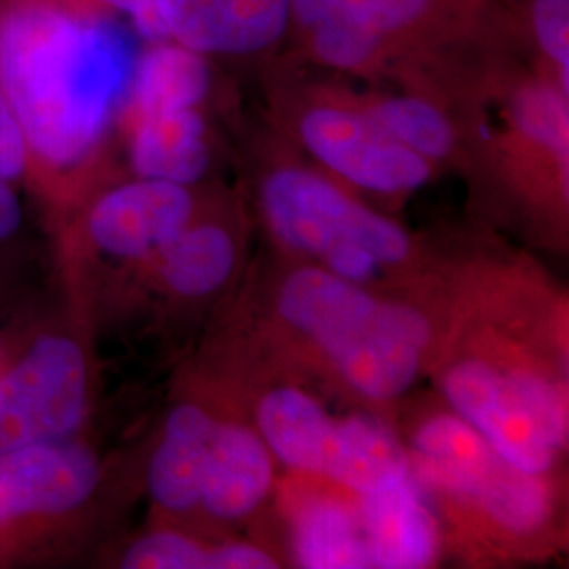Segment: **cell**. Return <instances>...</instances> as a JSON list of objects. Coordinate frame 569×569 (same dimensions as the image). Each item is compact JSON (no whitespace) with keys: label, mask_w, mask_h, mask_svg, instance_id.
Wrapping results in <instances>:
<instances>
[{"label":"cell","mask_w":569,"mask_h":569,"mask_svg":"<svg viewBox=\"0 0 569 569\" xmlns=\"http://www.w3.org/2000/svg\"><path fill=\"white\" fill-rule=\"evenodd\" d=\"M138 39L84 0H0V79L30 157L68 171L98 152L127 102Z\"/></svg>","instance_id":"obj_1"},{"label":"cell","mask_w":569,"mask_h":569,"mask_svg":"<svg viewBox=\"0 0 569 569\" xmlns=\"http://www.w3.org/2000/svg\"><path fill=\"white\" fill-rule=\"evenodd\" d=\"M287 39L319 68L428 93L526 47L510 0H291Z\"/></svg>","instance_id":"obj_2"},{"label":"cell","mask_w":569,"mask_h":569,"mask_svg":"<svg viewBox=\"0 0 569 569\" xmlns=\"http://www.w3.org/2000/svg\"><path fill=\"white\" fill-rule=\"evenodd\" d=\"M277 312L326 357L346 387L376 403L413 387L430 346V323L418 308L317 264L284 279Z\"/></svg>","instance_id":"obj_3"},{"label":"cell","mask_w":569,"mask_h":569,"mask_svg":"<svg viewBox=\"0 0 569 569\" xmlns=\"http://www.w3.org/2000/svg\"><path fill=\"white\" fill-rule=\"evenodd\" d=\"M260 207L281 243L352 283H373L380 272L407 264L413 256L403 226L305 164L270 167L260 182Z\"/></svg>","instance_id":"obj_4"},{"label":"cell","mask_w":569,"mask_h":569,"mask_svg":"<svg viewBox=\"0 0 569 569\" xmlns=\"http://www.w3.org/2000/svg\"><path fill=\"white\" fill-rule=\"evenodd\" d=\"M296 102L293 133L333 180L382 197L430 182L437 167L388 136L342 87H317Z\"/></svg>","instance_id":"obj_5"},{"label":"cell","mask_w":569,"mask_h":569,"mask_svg":"<svg viewBox=\"0 0 569 569\" xmlns=\"http://www.w3.org/2000/svg\"><path fill=\"white\" fill-rule=\"evenodd\" d=\"M84 397L81 348L66 338H41L0 378V453L63 441L81 425Z\"/></svg>","instance_id":"obj_6"},{"label":"cell","mask_w":569,"mask_h":569,"mask_svg":"<svg viewBox=\"0 0 569 569\" xmlns=\"http://www.w3.org/2000/svg\"><path fill=\"white\" fill-rule=\"evenodd\" d=\"M441 390L451 411L475 428L502 462L526 475L549 477L559 449L507 367L479 357L456 361L443 373Z\"/></svg>","instance_id":"obj_7"},{"label":"cell","mask_w":569,"mask_h":569,"mask_svg":"<svg viewBox=\"0 0 569 569\" xmlns=\"http://www.w3.org/2000/svg\"><path fill=\"white\" fill-rule=\"evenodd\" d=\"M169 41L207 58H253L287 41L291 0H154Z\"/></svg>","instance_id":"obj_8"},{"label":"cell","mask_w":569,"mask_h":569,"mask_svg":"<svg viewBox=\"0 0 569 569\" xmlns=\"http://www.w3.org/2000/svg\"><path fill=\"white\" fill-rule=\"evenodd\" d=\"M190 186L138 178L108 190L89 213V234L103 253L138 260L161 253L192 224Z\"/></svg>","instance_id":"obj_9"},{"label":"cell","mask_w":569,"mask_h":569,"mask_svg":"<svg viewBox=\"0 0 569 569\" xmlns=\"http://www.w3.org/2000/svg\"><path fill=\"white\" fill-rule=\"evenodd\" d=\"M96 456L63 441L0 453V528L34 515L77 509L98 486Z\"/></svg>","instance_id":"obj_10"},{"label":"cell","mask_w":569,"mask_h":569,"mask_svg":"<svg viewBox=\"0 0 569 569\" xmlns=\"http://www.w3.org/2000/svg\"><path fill=\"white\" fill-rule=\"evenodd\" d=\"M409 460L411 475H418L428 488L472 507H479L507 468L479 432L453 411L435 413L416 428Z\"/></svg>","instance_id":"obj_11"},{"label":"cell","mask_w":569,"mask_h":569,"mask_svg":"<svg viewBox=\"0 0 569 569\" xmlns=\"http://www.w3.org/2000/svg\"><path fill=\"white\" fill-rule=\"evenodd\" d=\"M274 486V456L256 428L216 422L204 465L201 507L237 521L264 505Z\"/></svg>","instance_id":"obj_12"},{"label":"cell","mask_w":569,"mask_h":569,"mask_svg":"<svg viewBox=\"0 0 569 569\" xmlns=\"http://www.w3.org/2000/svg\"><path fill=\"white\" fill-rule=\"evenodd\" d=\"M361 521L371 568L420 569L439 559V526L413 475L366 496Z\"/></svg>","instance_id":"obj_13"},{"label":"cell","mask_w":569,"mask_h":569,"mask_svg":"<svg viewBox=\"0 0 569 569\" xmlns=\"http://www.w3.org/2000/svg\"><path fill=\"white\" fill-rule=\"evenodd\" d=\"M129 159L138 178L192 186L211 164V143L199 108L167 110L131 119Z\"/></svg>","instance_id":"obj_14"},{"label":"cell","mask_w":569,"mask_h":569,"mask_svg":"<svg viewBox=\"0 0 569 569\" xmlns=\"http://www.w3.org/2000/svg\"><path fill=\"white\" fill-rule=\"evenodd\" d=\"M361 498L411 477V460L392 430L366 416L336 418L321 475Z\"/></svg>","instance_id":"obj_15"},{"label":"cell","mask_w":569,"mask_h":569,"mask_svg":"<svg viewBox=\"0 0 569 569\" xmlns=\"http://www.w3.org/2000/svg\"><path fill=\"white\" fill-rule=\"evenodd\" d=\"M213 428L216 420L203 407L183 403L169 413L148 470V488L159 507L171 512L199 507Z\"/></svg>","instance_id":"obj_16"},{"label":"cell","mask_w":569,"mask_h":569,"mask_svg":"<svg viewBox=\"0 0 569 569\" xmlns=\"http://www.w3.org/2000/svg\"><path fill=\"white\" fill-rule=\"evenodd\" d=\"M213 87L211 58L176 41L146 42L127 96L129 119L199 108Z\"/></svg>","instance_id":"obj_17"},{"label":"cell","mask_w":569,"mask_h":569,"mask_svg":"<svg viewBox=\"0 0 569 569\" xmlns=\"http://www.w3.org/2000/svg\"><path fill=\"white\" fill-rule=\"evenodd\" d=\"M323 403L298 387L270 388L256 407V430L270 453L291 470L319 477L333 427Z\"/></svg>","instance_id":"obj_18"},{"label":"cell","mask_w":569,"mask_h":569,"mask_svg":"<svg viewBox=\"0 0 569 569\" xmlns=\"http://www.w3.org/2000/svg\"><path fill=\"white\" fill-rule=\"evenodd\" d=\"M352 102L361 106L388 136L403 143L430 163H448L460 152V127L449 114L441 98L409 89L403 93L387 91H348Z\"/></svg>","instance_id":"obj_19"},{"label":"cell","mask_w":569,"mask_h":569,"mask_svg":"<svg viewBox=\"0 0 569 569\" xmlns=\"http://www.w3.org/2000/svg\"><path fill=\"white\" fill-rule=\"evenodd\" d=\"M293 555L308 569L371 568L361 515L336 500H312L298 515Z\"/></svg>","instance_id":"obj_20"},{"label":"cell","mask_w":569,"mask_h":569,"mask_svg":"<svg viewBox=\"0 0 569 569\" xmlns=\"http://www.w3.org/2000/svg\"><path fill=\"white\" fill-rule=\"evenodd\" d=\"M237 266V243L220 224L188 226L161 251L167 287L183 298H204L224 287Z\"/></svg>","instance_id":"obj_21"},{"label":"cell","mask_w":569,"mask_h":569,"mask_svg":"<svg viewBox=\"0 0 569 569\" xmlns=\"http://www.w3.org/2000/svg\"><path fill=\"white\" fill-rule=\"evenodd\" d=\"M533 61L569 93V0H510Z\"/></svg>","instance_id":"obj_22"},{"label":"cell","mask_w":569,"mask_h":569,"mask_svg":"<svg viewBox=\"0 0 569 569\" xmlns=\"http://www.w3.org/2000/svg\"><path fill=\"white\" fill-rule=\"evenodd\" d=\"M122 568L209 569V549L178 531H154L127 550Z\"/></svg>","instance_id":"obj_23"},{"label":"cell","mask_w":569,"mask_h":569,"mask_svg":"<svg viewBox=\"0 0 569 569\" xmlns=\"http://www.w3.org/2000/svg\"><path fill=\"white\" fill-rule=\"evenodd\" d=\"M512 382L526 397L533 416L547 430L559 453L568 448V395L566 388L528 367H507Z\"/></svg>","instance_id":"obj_24"},{"label":"cell","mask_w":569,"mask_h":569,"mask_svg":"<svg viewBox=\"0 0 569 569\" xmlns=\"http://www.w3.org/2000/svg\"><path fill=\"white\" fill-rule=\"evenodd\" d=\"M28 161V143L0 79V176L9 182L18 180L26 171Z\"/></svg>","instance_id":"obj_25"},{"label":"cell","mask_w":569,"mask_h":569,"mask_svg":"<svg viewBox=\"0 0 569 569\" xmlns=\"http://www.w3.org/2000/svg\"><path fill=\"white\" fill-rule=\"evenodd\" d=\"M98 9L119 16L146 42L167 41L154 0H84Z\"/></svg>","instance_id":"obj_26"},{"label":"cell","mask_w":569,"mask_h":569,"mask_svg":"<svg viewBox=\"0 0 569 569\" xmlns=\"http://www.w3.org/2000/svg\"><path fill=\"white\" fill-rule=\"evenodd\" d=\"M279 568L277 559L249 542H226L209 549V569H272Z\"/></svg>","instance_id":"obj_27"},{"label":"cell","mask_w":569,"mask_h":569,"mask_svg":"<svg viewBox=\"0 0 569 569\" xmlns=\"http://www.w3.org/2000/svg\"><path fill=\"white\" fill-rule=\"evenodd\" d=\"M20 203L16 192L11 190L9 180H4L0 176V239L9 237L16 232V228L20 226Z\"/></svg>","instance_id":"obj_28"}]
</instances>
